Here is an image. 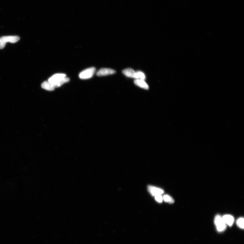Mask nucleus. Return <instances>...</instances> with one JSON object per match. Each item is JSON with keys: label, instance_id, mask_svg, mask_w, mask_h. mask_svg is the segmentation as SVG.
Here are the masks:
<instances>
[{"label": "nucleus", "instance_id": "1", "mask_svg": "<svg viewBox=\"0 0 244 244\" xmlns=\"http://www.w3.org/2000/svg\"><path fill=\"white\" fill-rule=\"evenodd\" d=\"M66 76L64 74H56L50 78L48 81L52 84L55 88L60 87L70 81V79Z\"/></svg>", "mask_w": 244, "mask_h": 244}, {"label": "nucleus", "instance_id": "2", "mask_svg": "<svg viewBox=\"0 0 244 244\" xmlns=\"http://www.w3.org/2000/svg\"><path fill=\"white\" fill-rule=\"evenodd\" d=\"M20 38L18 36H5L0 38V49L5 48L8 42L12 43H16L20 40Z\"/></svg>", "mask_w": 244, "mask_h": 244}, {"label": "nucleus", "instance_id": "3", "mask_svg": "<svg viewBox=\"0 0 244 244\" xmlns=\"http://www.w3.org/2000/svg\"><path fill=\"white\" fill-rule=\"evenodd\" d=\"M214 222L217 229L219 232H222L226 230V225L220 216L217 215L215 217Z\"/></svg>", "mask_w": 244, "mask_h": 244}, {"label": "nucleus", "instance_id": "4", "mask_svg": "<svg viewBox=\"0 0 244 244\" xmlns=\"http://www.w3.org/2000/svg\"><path fill=\"white\" fill-rule=\"evenodd\" d=\"M96 69L94 67H91L86 69L80 73L79 77L81 79H88L93 76L95 72Z\"/></svg>", "mask_w": 244, "mask_h": 244}, {"label": "nucleus", "instance_id": "5", "mask_svg": "<svg viewBox=\"0 0 244 244\" xmlns=\"http://www.w3.org/2000/svg\"><path fill=\"white\" fill-rule=\"evenodd\" d=\"M116 72V71L112 69L102 68L99 70L96 74L99 76H104L114 74Z\"/></svg>", "mask_w": 244, "mask_h": 244}, {"label": "nucleus", "instance_id": "6", "mask_svg": "<svg viewBox=\"0 0 244 244\" xmlns=\"http://www.w3.org/2000/svg\"><path fill=\"white\" fill-rule=\"evenodd\" d=\"M148 190L151 194L154 196L161 195L164 193V191L161 189L156 188L153 186H148Z\"/></svg>", "mask_w": 244, "mask_h": 244}, {"label": "nucleus", "instance_id": "7", "mask_svg": "<svg viewBox=\"0 0 244 244\" xmlns=\"http://www.w3.org/2000/svg\"><path fill=\"white\" fill-rule=\"evenodd\" d=\"M222 218L226 225L231 226L234 223V218L232 215H226L223 216Z\"/></svg>", "mask_w": 244, "mask_h": 244}, {"label": "nucleus", "instance_id": "8", "mask_svg": "<svg viewBox=\"0 0 244 244\" xmlns=\"http://www.w3.org/2000/svg\"><path fill=\"white\" fill-rule=\"evenodd\" d=\"M135 84L139 87L143 88V89L148 90L149 89V86L144 80H143L135 79L134 81Z\"/></svg>", "mask_w": 244, "mask_h": 244}, {"label": "nucleus", "instance_id": "9", "mask_svg": "<svg viewBox=\"0 0 244 244\" xmlns=\"http://www.w3.org/2000/svg\"><path fill=\"white\" fill-rule=\"evenodd\" d=\"M123 73L126 76L135 79L136 72L131 68L125 69L123 71Z\"/></svg>", "mask_w": 244, "mask_h": 244}, {"label": "nucleus", "instance_id": "10", "mask_svg": "<svg viewBox=\"0 0 244 244\" xmlns=\"http://www.w3.org/2000/svg\"><path fill=\"white\" fill-rule=\"evenodd\" d=\"M41 87L43 89L49 91H53L55 89V87L52 84L48 81H45L42 83Z\"/></svg>", "mask_w": 244, "mask_h": 244}, {"label": "nucleus", "instance_id": "11", "mask_svg": "<svg viewBox=\"0 0 244 244\" xmlns=\"http://www.w3.org/2000/svg\"><path fill=\"white\" fill-rule=\"evenodd\" d=\"M135 79L143 80L144 81L146 79V76L142 72L137 71L136 72Z\"/></svg>", "mask_w": 244, "mask_h": 244}, {"label": "nucleus", "instance_id": "12", "mask_svg": "<svg viewBox=\"0 0 244 244\" xmlns=\"http://www.w3.org/2000/svg\"><path fill=\"white\" fill-rule=\"evenodd\" d=\"M163 199L166 202L172 203H173L174 202V200L169 195H164Z\"/></svg>", "mask_w": 244, "mask_h": 244}, {"label": "nucleus", "instance_id": "13", "mask_svg": "<svg viewBox=\"0 0 244 244\" xmlns=\"http://www.w3.org/2000/svg\"><path fill=\"white\" fill-rule=\"evenodd\" d=\"M237 224L240 228H244V219L243 218H239L237 222Z\"/></svg>", "mask_w": 244, "mask_h": 244}, {"label": "nucleus", "instance_id": "14", "mask_svg": "<svg viewBox=\"0 0 244 244\" xmlns=\"http://www.w3.org/2000/svg\"><path fill=\"white\" fill-rule=\"evenodd\" d=\"M155 196V199L157 202L160 203L162 202L163 199L161 195H157Z\"/></svg>", "mask_w": 244, "mask_h": 244}]
</instances>
